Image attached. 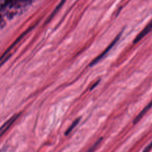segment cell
I'll list each match as a JSON object with an SVG mask.
<instances>
[{
	"label": "cell",
	"mask_w": 152,
	"mask_h": 152,
	"mask_svg": "<svg viewBox=\"0 0 152 152\" xmlns=\"http://www.w3.org/2000/svg\"><path fill=\"white\" fill-rule=\"evenodd\" d=\"M122 31H122L121 32H120V33L116 36V37L114 39V40L110 43V44L107 47V48H106L99 56H98L96 59H94L91 62V64H90V66H93V65H94L96 64H97L100 60H101V59L109 52V50L114 46V45H115V44H116V43L118 42V41L119 40L121 36H122Z\"/></svg>",
	"instance_id": "cell-1"
},
{
	"label": "cell",
	"mask_w": 152,
	"mask_h": 152,
	"mask_svg": "<svg viewBox=\"0 0 152 152\" xmlns=\"http://www.w3.org/2000/svg\"><path fill=\"white\" fill-rule=\"evenodd\" d=\"M151 148H152V141L144 148V150H143L142 152H148L151 150Z\"/></svg>",
	"instance_id": "cell-7"
},
{
	"label": "cell",
	"mask_w": 152,
	"mask_h": 152,
	"mask_svg": "<svg viewBox=\"0 0 152 152\" xmlns=\"http://www.w3.org/2000/svg\"><path fill=\"white\" fill-rule=\"evenodd\" d=\"M152 107V100L140 112V113L136 116V118L134 119L133 123L134 124H135L139 122V121L143 117V116L147 112V111Z\"/></svg>",
	"instance_id": "cell-4"
},
{
	"label": "cell",
	"mask_w": 152,
	"mask_h": 152,
	"mask_svg": "<svg viewBox=\"0 0 152 152\" xmlns=\"http://www.w3.org/2000/svg\"><path fill=\"white\" fill-rule=\"evenodd\" d=\"M80 118H77V119H76L72 124H71V125L69 126V128L66 130V131H65V135L66 136V135H69L71 132V131L74 129V128L77 126V125L79 123V121H80Z\"/></svg>",
	"instance_id": "cell-5"
},
{
	"label": "cell",
	"mask_w": 152,
	"mask_h": 152,
	"mask_svg": "<svg viewBox=\"0 0 152 152\" xmlns=\"http://www.w3.org/2000/svg\"><path fill=\"white\" fill-rule=\"evenodd\" d=\"M102 138H100V139H99V140L91 146V147L88 150V151H87V152H93V151L96 149V148L98 147V145L100 144V143L102 142Z\"/></svg>",
	"instance_id": "cell-6"
},
{
	"label": "cell",
	"mask_w": 152,
	"mask_h": 152,
	"mask_svg": "<svg viewBox=\"0 0 152 152\" xmlns=\"http://www.w3.org/2000/svg\"><path fill=\"white\" fill-rule=\"evenodd\" d=\"M20 114L15 115L11 117L9 120H8L1 128H0V137L5 132V131L10 127V126L14 122V121L18 118Z\"/></svg>",
	"instance_id": "cell-3"
},
{
	"label": "cell",
	"mask_w": 152,
	"mask_h": 152,
	"mask_svg": "<svg viewBox=\"0 0 152 152\" xmlns=\"http://www.w3.org/2000/svg\"><path fill=\"white\" fill-rule=\"evenodd\" d=\"M152 30V20L144 27V28L136 36L134 39L133 43L134 44L140 42L144 37H145L148 33H150Z\"/></svg>",
	"instance_id": "cell-2"
}]
</instances>
